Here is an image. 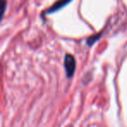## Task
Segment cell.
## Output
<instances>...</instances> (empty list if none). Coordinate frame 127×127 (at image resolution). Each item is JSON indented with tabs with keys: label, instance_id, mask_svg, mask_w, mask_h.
Here are the masks:
<instances>
[{
	"label": "cell",
	"instance_id": "7a4b0ae2",
	"mask_svg": "<svg viewBox=\"0 0 127 127\" xmlns=\"http://www.w3.org/2000/svg\"><path fill=\"white\" fill-rule=\"evenodd\" d=\"M70 1H71V0H61V1L58 2L57 4H55L48 11V13H51V12H54V11H58V10L61 9L62 7H64L65 4H67Z\"/></svg>",
	"mask_w": 127,
	"mask_h": 127
},
{
	"label": "cell",
	"instance_id": "3957f363",
	"mask_svg": "<svg viewBox=\"0 0 127 127\" xmlns=\"http://www.w3.org/2000/svg\"><path fill=\"white\" fill-rule=\"evenodd\" d=\"M100 36H101V34L96 35V36H92V37H89V38L87 39V44H88V45H92L97 39H99V37H100Z\"/></svg>",
	"mask_w": 127,
	"mask_h": 127
},
{
	"label": "cell",
	"instance_id": "6da1fadb",
	"mask_svg": "<svg viewBox=\"0 0 127 127\" xmlns=\"http://www.w3.org/2000/svg\"><path fill=\"white\" fill-rule=\"evenodd\" d=\"M64 69L68 78H71L76 70V61L72 55L67 54L64 58Z\"/></svg>",
	"mask_w": 127,
	"mask_h": 127
}]
</instances>
